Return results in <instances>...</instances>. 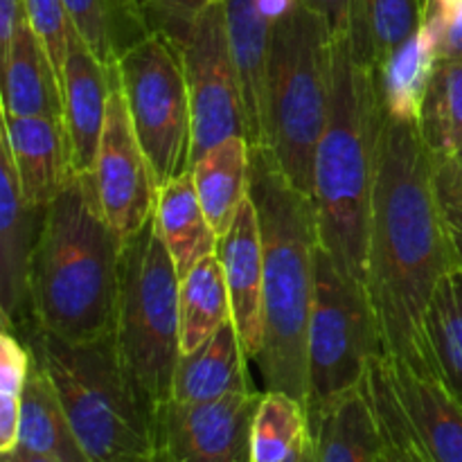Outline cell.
Returning <instances> with one entry per match:
<instances>
[{
	"label": "cell",
	"mask_w": 462,
	"mask_h": 462,
	"mask_svg": "<svg viewBox=\"0 0 462 462\" xmlns=\"http://www.w3.org/2000/svg\"><path fill=\"white\" fill-rule=\"evenodd\" d=\"M458 266L438 203L433 153L420 125L395 122L383 113L365 289L388 356L436 373L424 314L438 282Z\"/></svg>",
	"instance_id": "obj_1"
},
{
	"label": "cell",
	"mask_w": 462,
	"mask_h": 462,
	"mask_svg": "<svg viewBox=\"0 0 462 462\" xmlns=\"http://www.w3.org/2000/svg\"><path fill=\"white\" fill-rule=\"evenodd\" d=\"M122 248L125 239L104 217L93 174L75 171L41 217L32 325L68 341L113 334Z\"/></svg>",
	"instance_id": "obj_2"
},
{
	"label": "cell",
	"mask_w": 462,
	"mask_h": 462,
	"mask_svg": "<svg viewBox=\"0 0 462 462\" xmlns=\"http://www.w3.org/2000/svg\"><path fill=\"white\" fill-rule=\"evenodd\" d=\"M382 129L377 68L355 52L350 36L334 39L332 104L316 152L311 201L320 246L364 287Z\"/></svg>",
	"instance_id": "obj_3"
},
{
	"label": "cell",
	"mask_w": 462,
	"mask_h": 462,
	"mask_svg": "<svg viewBox=\"0 0 462 462\" xmlns=\"http://www.w3.org/2000/svg\"><path fill=\"white\" fill-rule=\"evenodd\" d=\"M248 194L264 251V346L255 361L266 391L307 404V329L320 246L316 208L282 174L269 147H251Z\"/></svg>",
	"instance_id": "obj_4"
},
{
	"label": "cell",
	"mask_w": 462,
	"mask_h": 462,
	"mask_svg": "<svg viewBox=\"0 0 462 462\" xmlns=\"http://www.w3.org/2000/svg\"><path fill=\"white\" fill-rule=\"evenodd\" d=\"M23 337L36 364L52 379L90 462L149 456L152 411L131 382L113 334L68 341L32 325Z\"/></svg>",
	"instance_id": "obj_5"
},
{
	"label": "cell",
	"mask_w": 462,
	"mask_h": 462,
	"mask_svg": "<svg viewBox=\"0 0 462 462\" xmlns=\"http://www.w3.org/2000/svg\"><path fill=\"white\" fill-rule=\"evenodd\" d=\"M334 36L298 3L275 23L266 59V147L300 192L314 194L319 143L332 104Z\"/></svg>",
	"instance_id": "obj_6"
},
{
	"label": "cell",
	"mask_w": 462,
	"mask_h": 462,
	"mask_svg": "<svg viewBox=\"0 0 462 462\" xmlns=\"http://www.w3.org/2000/svg\"><path fill=\"white\" fill-rule=\"evenodd\" d=\"M117 352L147 409L171 400L180 359V275L149 219L122 248L116 305Z\"/></svg>",
	"instance_id": "obj_7"
},
{
	"label": "cell",
	"mask_w": 462,
	"mask_h": 462,
	"mask_svg": "<svg viewBox=\"0 0 462 462\" xmlns=\"http://www.w3.org/2000/svg\"><path fill=\"white\" fill-rule=\"evenodd\" d=\"M383 352L368 289L343 273L323 246L316 253L314 300L307 329V413L361 388L368 361Z\"/></svg>",
	"instance_id": "obj_8"
},
{
	"label": "cell",
	"mask_w": 462,
	"mask_h": 462,
	"mask_svg": "<svg viewBox=\"0 0 462 462\" xmlns=\"http://www.w3.org/2000/svg\"><path fill=\"white\" fill-rule=\"evenodd\" d=\"M122 93L158 188L192 167V106L179 45L149 34L117 57Z\"/></svg>",
	"instance_id": "obj_9"
},
{
	"label": "cell",
	"mask_w": 462,
	"mask_h": 462,
	"mask_svg": "<svg viewBox=\"0 0 462 462\" xmlns=\"http://www.w3.org/2000/svg\"><path fill=\"white\" fill-rule=\"evenodd\" d=\"M192 106V162L233 135H246L242 77L230 48L221 0L199 16L179 45Z\"/></svg>",
	"instance_id": "obj_10"
},
{
	"label": "cell",
	"mask_w": 462,
	"mask_h": 462,
	"mask_svg": "<svg viewBox=\"0 0 462 462\" xmlns=\"http://www.w3.org/2000/svg\"><path fill=\"white\" fill-rule=\"evenodd\" d=\"M260 393L215 402L167 400L152 413V462H251V427Z\"/></svg>",
	"instance_id": "obj_11"
},
{
	"label": "cell",
	"mask_w": 462,
	"mask_h": 462,
	"mask_svg": "<svg viewBox=\"0 0 462 462\" xmlns=\"http://www.w3.org/2000/svg\"><path fill=\"white\" fill-rule=\"evenodd\" d=\"M93 180L104 217L125 242L134 237L156 212L161 188L135 135L120 75L116 77L108 97Z\"/></svg>",
	"instance_id": "obj_12"
},
{
	"label": "cell",
	"mask_w": 462,
	"mask_h": 462,
	"mask_svg": "<svg viewBox=\"0 0 462 462\" xmlns=\"http://www.w3.org/2000/svg\"><path fill=\"white\" fill-rule=\"evenodd\" d=\"M0 156V314L3 328L23 334L32 325V260L43 210L25 201L3 144Z\"/></svg>",
	"instance_id": "obj_13"
},
{
	"label": "cell",
	"mask_w": 462,
	"mask_h": 462,
	"mask_svg": "<svg viewBox=\"0 0 462 462\" xmlns=\"http://www.w3.org/2000/svg\"><path fill=\"white\" fill-rule=\"evenodd\" d=\"M228 282L233 320L248 359H257L264 346V251H262L260 217L251 194L228 233L217 246Z\"/></svg>",
	"instance_id": "obj_14"
},
{
	"label": "cell",
	"mask_w": 462,
	"mask_h": 462,
	"mask_svg": "<svg viewBox=\"0 0 462 462\" xmlns=\"http://www.w3.org/2000/svg\"><path fill=\"white\" fill-rule=\"evenodd\" d=\"M300 0H221L230 48L242 77L251 147H266V59L275 23Z\"/></svg>",
	"instance_id": "obj_15"
},
{
	"label": "cell",
	"mask_w": 462,
	"mask_h": 462,
	"mask_svg": "<svg viewBox=\"0 0 462 462\" xmlns=\"http://www.w3.org/2000/svg\"><path fill=\"white\" fill-rule=\"evenodd\" d=\"M3 126L0 144L12 158L23 197L32 208L45 210L75 174L66 122L59 117L3 116Z\"/></svg>",
	"instance_id": "obj_16"
},
{
	"label": "cell",
	"mask_w": 462,
	"mask_h": 462,
	"mask_svg": "<svg viewBox=\"0 0 462 462\" xmlns=\"http://www.w3.org/2000/svg\"><path fill=\"white\" fill-rule=\"evenodd\" d=\"M116 77L117 68L99 61L75 32L61 68V90L63 122L72 144V167L79 174H93L95 170Z\"/></svg>",
	"instance_id": "obj_17"
},
{
	"label": "cell",
	"mask_w": 462,
	"mask_h": 462,
	"mask_svg": "<svg viewBox=\"0 0 462 462\" xmlns=\"http://www.w3.org/2000/svg\"><path fill=\"white\" fill-rule=\"evenodd\" d=\"M388 377L402 411L436 462H462V402L436 373L386 355Z\"/></svg>",
	"instance_id": "obj_18"
},
{
	"label": "cell",
	"mask_w": 462,
	"mask_h": 462,
	"mask_svg": "<svg viewBox=\"0 0 462 462\" xmlns=\"http://www.w3.org/2000/svg\"><path fill=\"white\" fill-rule=\"evenodd\" d=\"M3 59V116L63 120L61 75L30 21L18 27Z\"/></svg>",
	"instance_id": "obj_19"
},
{
	"label": "cell",
	"mask_w": 462,
	"mask_h": 462,
	"mask_svg": "<svg viewBox=\"0 0 462 462\" xmlns=\"http://www.w3.org/2000/svg\"><path fill=\"white\" fill-rule=\"evenodd\" d=\"M246 350L242 346L235 320L212 334L199 350L180 355L174 374L171 400L215 402L235 393L255 391L248 377Z\"/></svg>",
	"instance_id": "obj_20"
},
{
	"label": "cell",
	"mask_w": 462,
	"mask_h": 462,
	"mask_svg": "<svg viewBox=\"0 0 462 462\" xmlns=\"http://www.w3.org/2000/svg\"><path fill=\"white\" fill-rule=\"evenodd\" d=\"M438 61V36L427 23H422L413 36L397 45L379 63L377 84L386 117L404 125H420Z\"/></svg>",
	"instance_id": "obj_21"
},
{
	"label": "cell",
	"mask_w": 462,
	"mask_h": 462,
	"mask_svg": "<svg viewBox=\"0 0 462 462\" xmlns=\"http://www.w3.org/2000/svg\"><path fill=\"white\" fill-rule=\"evenodd\" d=\"M153 219L180 278L203 257L217 253L219 235L212 230L203 212L192 171H185L162 185Z\"/></svg>",
	"instance_id": "obj_22"
},
{
	"label": "cell",
	"mask_w": 462,
	"mask_h": 462,
	"mask_svg": "<svg viewBox=\"0 0 462 462\" xmlns=\"http://www.w3.org/2000/svg\"><path fill=\"white\" fill-rule=\"evenodd\" d=\"M201 199L203 212L217 235L228 233L237 210L248 199L251 180V143L246 135H233L208 149L189 167Z\"/></svg>",
	"instance_id": "obj_23"
},
{
	"label": "cell",
	"mask_w": 462,
	"mask_h": 462,
	"mask_svg": "<svg viewBox=\"0 0 462 462\" xmlns=\"http://www.w3.org/2000/svg\"><path fill=\"white\" fill-rule=\"evenodd\" d=\"M18 447L57 462H90L63 411L52 379L36 361L23 391Z\"/></svg>",
	"instance_id": "obj_24"
},
{
	"label": "cell",
	"mask_w": 462,
	"mask_h": 462,
	"mask_svg": "<svg viewBox=\"0 0 462 462\" xmlns=\"http://www.w3.org/2000/svg\"><path fill=\"white\" fill-rule=\"evenodd\" d=\"M311 422L314 462H377L382 436L361 388L338 397Z\"/></svg>",
	"instance_id": "obj_25"
},
{
	"label": "cell",
	"mask_w": 462,
	"mask_h": 462,
	"mask_svg": "<svg viewBox=\"0 0 462 462\" xmlns=\"http://www.w3.org/2000/svg\"><path fill=\"white\" fill-rule=\"evenodd\" d=\"M230 320L233 305L224 264L212 253L180 278V352L199 350Z\"/></svg>",
	"instance_id": "obj_26"
},
{
	"label": "cell",
	"mask_w": 462,
	"mask_h": 462,
	"mask_svg": "<svg viewBox=\"0 0 462 462\" xmlns=\"http://www.w3.org/2000/svg\"><path fill=\"white\" fill-rule=\"evenodd\" d=\"M314 451L307 406L280 391L260 397L251 427V462H302Z\"/></svg>",
	"instance_id": "obj_27"
},
{
	"label": "cell",
	"mask_w": 462,
	"mask_h": 462,
	"mask_svg": "<svg viewBox=\"0 0 462 462\" xmlns=\"http://www.w3.org/2000/svg\"><path fill=\"white\" fill-rule=\"evenodd\" d=\"M424 337L433 370L462 402V266L438 282L424 314Z\"/></svg>",
	"instance_id": "obj_28"
},
{
	"label": "cell",
	"mask_w": 462,
	"mask_h": 462,
	"mask_svg": "<svg viewBox=\"0 0 462 462\" xmlns=\"http://www.w3.org/2000/svg\"><path fill=\"white\" fill-rule=\"evenodd\" d=\"M427 0H359L350 30V43L374 68L409 36L420 30Z\"/></svg>",
	"instance_id": "obj_29"
},
{
	"label": "cell",
	"mask_w": 462,
	"mask_h": 462,
	"mask_svg": "<svg viewBox=\"0 0 462 462\" xmlns=\"http://www.w3.org/2000/svg\"><path fill=\"white\" fill-rule=\"evenodd\" d=\"M361 393L373 409L379 436H382V447L393 462H436L397 402L391 377H388L386 352H379L368 361Z\"/></svg>",
	"instance_id": "obj_30"
},
{
	"label": "cell",
	"mask_w": 462,
	"mask_h": 462,
	"mask_svg": "<svg viewBox=\"0 0 462 462\" xmlns=\"http://www.w3.org/2000/svg\"><path fill=\"white\" fill-rule=\"evenodd\" d=\"M420 131L433 156L462 158V59H440L429 84Z\"/></svg>",
	"instance_id": "obj_31"
},
{
	"label": "cell",
	"mask_w": 462,
	"mask_h": 462,
	"mask_svg": "<svg viewBox=\"0 0 462 462\" xmlns=\"http://www.w3.org/2000/svg\"><path fill=\"white\" fill-rule=\"evenodd\" d=\"M63 5L77 34L106 66H116V50L143 27L135 0H63Z\"/></svg>",
	"instance_id": "obj_32"
},
{
	"label": "cell",
	"mask_w": 462,
	"mask_h": 462,
	"mask_svg": "<svg viewBox=\"0 0 462 462\" xmlns=\"http://www.w3.org/2000/svg\"><path fill=\"white\" fill-rule=\"evenodd\" d=\"M25 9L32 30L45 45L54 68L61 75L68 50H70V41L75 36V27L68 16L66 5H63V0H25Z\"/></svg>",
	"instance_id": "obj_33"
},
{
	"label": "cell",
	"mask_w": 462,
	"mask_h": 462,
	"mask_svg": "<svg viewBox=\"0 0 462 462\" xmlns=\"http://www.w3.org/2000/svg\"><path fill=\"white\" fill-rule=\"evenodd\" d=\"M212 3L215 0H135L147 30L167 36L176 45H180Z\"/></svg>",
	"instance_id": "obj_34"
},
{
	"label": "cell",
	"mask_w": 462,
	"mask_h": 462,
	"mask_svg": "<svg viewBox=\"0 0 462 462\" xmlns=\"http://www.w3.org/2000/svg\"><path fill=\"white\" fill-rule=\"evenodd\" d=\"M433 180L447 230L462 266V162L458 158L433 156Z\"/></svg>",
	"instance_id": "obj_35"
},
{
	"label": "cell",
	"mask_w": 462,
	"mask_h": 462,
	"mask_svg": "<svg viewBox=\"0 0 462 462\" xmlns=\"http://www.w3.org/2000/svg\"><path fill=\"white\" fill-rule=\"evenodd\" d=\"M34 356L27 343L21 341L14 329L3 328L0 332V395L23 397L30 379Z\"/></svg>",
	"instance_id": "obj_36"
},
{
	"label": "cell",
	"mask_w": 462,
	"mask_h": 462,
	"mask_svg": "<svg viewBox=\"0 0 462 462\" xmlns=\"http://www.w3.org/2000/svg\"><path fill=\"white\" fill-rule=\"evenodd\" d=\"M438 36L440 59H462V5L449 14L424 12V21Z\"/></svg>",
	"instance_id": "obj_37"
},
{
	"label": "cell",
	"mask_w": 462,
	"mask_h": 462,
	"mask_svg": "<svg viewBox=\"0 0 462 462\" xmlns=\"http://www.w3.org/2000/svg\"><path fill=\"white\" fill-rule=\"evenodd\" d=\"M302 3L325 18L334 39L350 34L359 0H302Z\"/></svg>",
	"instance_id": "obj_38"
},
{
	"label": "cell",
	"mask_w": 462,
	"mask_h": 462,
	"mask_svg": "<svg viewBox=\"0 0 462 462\" xmlns=\"http://www.w3.org/2000/svg\"><path fill=\"white\" fill-rule=\"evenodd\" d=\"M21 402L23 397L0 395V454H9V451H14L18 447Z\"/></svg>",
	"instance_id": "obj_39"
},
{
	"label": "cell",
	"mask_w": 462,
	"mask_h": 462,
	"mask_svg": "<svg viewBox=\"0 0 462 462\" xmlns=\"http://www.w3.org/2000/svg\"><path fill=\"white\" fill-rule=\"evenodd\" d=\"M27 21L25 0H0V52L9 48L18 27Z\"/></svg>",
	"instance_id": "obj_40"
},
{
	"label": "cell",
	"mask_w": 462,
	"mask_h": 462,
	"mask_svg": "<svg viewBox=\"0 0 462 462\" xmlns=\"http://www.w3.org/2000/svg\"><path fill=\"white\" fill-rule=\"evenodd\" d=\"M462 0H427V12H436V14H449L454 12L456 7H460Z\"/></svg>",
	"instance_id": "obj_41"
},
{
	"label": "cell",
	"mask_w": 462,
	"mask_h": 462,
	"mask_svg": "<svg viewBox=\"0 0 462 462\" xmlns=\"http://www.w3.org/2000/svg\"><path fill=\"white\" fill-rule=\"evenodd\" d=\"M9 456H12L14 462H57V460H52V458H45V456L32 454V451L21 449V447H16V449H14V451H9Z\"/></svg>",
	"instance_id": "obj_42"
},
{
	"label": "cell",
	"mask_w": 462,
	"mask_h": 462,
	"mask_svg": "<svg viewBox=\"0 0 462 462\" xmlns=\"http://www.w3.org/2000/svg\"><path fill=\"white\" fill-rule=\"evenodd\" d=\"M377 462H393V458L391 456L386 454V451H383V447H382V454H379V458H377Z\"/></svg>",
	"instance_id": "obj_43"
},
{
	"label": "cell",
	"mask_w": 462,
	"mask_h": 462,
	"mask_svg": "<svg viewBox=\"0 0 462 462\" xmlns=\"http://www.w3.org/2000/svg\"><path fill=\"white\" fill-rule=\"evenodd\" d=\"M0 462H14V458L9 454H0Z\"/></svg>",
	"instance_id": "obj_44"
},
{
	"label": "cell",
	"mask_w": 462,
	"mask_h": 462,
	"mask_svg": "<svg viewBox=\"0 0 462 462\" xmlns=\"http://www.w3.org/2000/svg\"><path fill=\"white\" fill-rule=\"evenodd\" d=\"M129 462H152L147 458V456H144V458H134V460H129Z\"/></svg>",
	"instance_id": "obj_45"
},
{
	"label": "cell",
	"mask_w": 462,
	"mask_h": 462,
	"mask_svg": "<svg viewBox=\"0 0 462 462\" xmlns=\"http://www.w3.org/2000/svg\"><path fill=\"white\" fill-rule=\"evenodd\" d=\"M302 462H314V451H311V454H310V456H307V458H305V460H302Z\"/></svg>",
	"instance_id": "obj_46"
},
{
	"label": "cell",
	"mask_w": 462,
	"mask_h": 462,
	"mask_svg": "<svg viewBox=\"0 0 462 462\" xmlns=\"http://www.w3.org/2000/svg\"><path fill=\"white\" fill-rule=\"evenodd\" d=\"M458 161H460V162H462V158H458Z\"/></svg>",
	"instance_id": "obj_47"
}]
</instances>
